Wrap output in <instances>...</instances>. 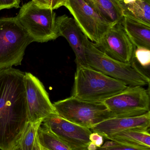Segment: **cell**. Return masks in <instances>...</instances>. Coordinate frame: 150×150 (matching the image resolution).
I'll return each mask as SVG.
<instances>
[{"instance_id":"cell-16","label":"cell","mask_w":150,"mask_h":150,"mask_svg":"<svg viewBox=\"0 0 150 150\" xmlns=\"http://www.w3.org/2000/svg\"><path fill=\"white\" fill-rule=\"evenodd\" d=\"M122 7L123 17L150 26V0H136Z\"/></svg>"},{"instance_id":"cell-10","label":"cell","mask_w":150,"mask_h":150,"mask_svg":"<svg viewBox=\"0 0 150 150\" xmlns=\"http://www.w3.org/2000/svg\"><path fill=\"white\" fill-rule=\"evenodd\" d=\"M43 126L65 142L72 150H86L90 142V129L70 122L57 115L43 120Z\"/></svg>"},{"instance_id":"cell-2","label":"cell","mask_w":150,"mask_h":150,"mask_svg":"<svg viewBox=\"0 0 150 150\" xmlns=\"http://www.w3.org/2000/svg\"><path fill=\"white\" fill-rule=\"evenodd\" d=\"M128 86L89 66H80L77 67L71 96L88 102H103Z\"/></svg>"},{"instance_id":"cell-14","label":"cell","mask_w":150,"mask_h":150,"mask_svg":"<svg viewBox=\"0 0 150 150\" xmlns=\"http://www.w3.org/2000/svg\"><path fill=\"white\" fill-rule=\"evenodd\" d=\"M104 138L130 146L150 149V129H127Z\"/></svg>"},{"instance_id":"cell-29","label":"cell","mask_w":150,"mask_h":150,"mask_svg":"<svg viewBox=\"0 0 150 150\" xmlns=\"http://www.w3.org/2000/svg\"><path fill=\"white\" fill-rule=\"evenodd\" d=\"M117 1H118V2L121 5V3H122V0H116Z\"/></svg>"},{"instance_id":"cell-12","label":"cell","mask_w":150,"mask_h":150,"mask_svg":"<svg viewBox=\"0 0 150 150\" xmlns=\"http://www.w3.org/2000/svg\"><path fill=\"white\" fill-rule=\"evenodd\" d=\"M56 24L58 36L65 38L74 51L77 67L87 66L85 47L89 39L75 20L63 15L56 17Z\"/></svg>"},{"instance_id":"cell-7","label":"cell","mask_w":150,"mask_h":150,"mask_svg":"<svg viewBox=\"0 0 150 150\" xmlns=\"http://www.w3.org/2000/svg\"><path fill=\"white\" fill-rule=\"evenodd\" d=\"M88 39L99 43L107 32L114 25L107 20L88 0H68L64 5Z\"/></svg>"},{"instance_id":"cell-5","label":"cell","mask_w":150,"mask_h":150,"mask_svg":"<svg viewBox=\"0 0 150 150\" xmlns=\"http://www.w3.org/2000/svg\"><path fill=\"white\" fill-rule=\"evenodd\" d=\"M16 17L34 42L44 43L59 37L56 14L52 9L41 8L31 1L21 7Z\"/></svg>"},{"instance_id":"cell-26","label":"cell","mask_w":150,"mask_h":150,"mask_svg":"<svg viewBox=\"0 0 150 150\" xmlns=\"http://www.w3.org/2000/svg\"><path fill=\"white\" fill-rule=\"evenodd\" d=\"M32 150H43L42 147L41 146L39 142L37 134L35 141H34V144H33V147Z\"/></svg>"},{"instance_id":"cell-6","label":"cell","mask_w":150,"mask_h":150,"mask_svg":"<svg viewBox=\"0 0 150 150\" xmlns=\"http://www.w3.org/2000/svg\"><path fill=\"white\" fill-rule=\"evenodd\" d=\"M57 115L91 129L96 124L114 118L103 102H90L71 97L53 104Z\"/></svg>"},{"instance_id":"cell-24","label":"cell","mask_w":150,"mask_h":150,"mask_svg":"<svg viewBox=\"0 0 150 150\" xmlns=\"http://www.w3.org/2000/svg\"><path fill=\"white\" fill-rule=\"evenodd\" d=\"M68 0H49L50 8L54 10L64 6Z\"/></svg>"},{"instance_id":"cell-3","label":"cell","mask_w":150,"mask_h":150,"mask_svg":"<svg viewBox=\"0 0 150 150\" xmlns=\"http://www.w3.org/2000/svg\"><path fill=\"white\" fill-rule=\"evenodd\" d=\"M86 64L90 67L128 86L149 85V76L145 74L132 60L125 63L109 57L98 49L94 43L88 40L85 47Z\"/></svg>"},{"instance_id":"cell-4","label":"cell","mask_w":150,"mask_h":150,"mask_svg":"<svg viewBox=\"0 0 150 150\" xmlns=\"http://www.w3.org/2000/svg\"><path fill=\"white\" fill-rule=\"evenodd\" d=\"M34 40L16 17L0 18V70L20 66Z\"/></svg>"},{"instance_id":"cell-13","label":"cell","mask_w":150,"mask_h":150,"mask_svg":"<svg viewBox=\"0 0 150 150\" xmlns=\"http://www.w3.org/2000/svg\"><path fill=\"white\" fill-rule=\"evenodd\" d=\"M150 112L140 116L114 117L103 121L93 126L91 129L104 137L127 129H150Z\"/></svg>"},{"instance_id":"cell-30","label":"cell","mask_w":150,"mask_h":150,"mask_svg":"<svg viewBox=\"0 0 150 150\" xmlns=\"http://www.w3.org/2000/svg\"><path fill=\"white\" fill-rule=\"evenodd\" d=\"M42 149H43V150H48L46 149H44V148H42Z\"/></svg>"},{"instance_id":"cell-23","label":"cell","mask_w":150,"mask_h":150,"mask_svg":"<svg viewBox=\"0 0 150 150\" xmlns=\"http://www.w3.org/2000/svg\"><path fill=\"white\" fill-rule=\"evenodd\" d=\"M90 142L96 145L97 148H100L104 144V137L98 133L93 132L90 135Z\"/></svg>"},{"instance_id":"cell-18","label":"cell","mask_w":150,"mask_h":150,"mask_svg":"<svg viewBox=\"0 0 150 150\" xmlns=\"http://www.w3.org/2000/svg\"><path fill=\"white\" fill-rule=\"evenodd\" d=\"M39 142L42 148L48 150H72L60 139L47 129L40 126L37 132Z\"/></svg>"},{"instance_id":"cell-8","label":"cell","mask_w":150,"mask_h":150,"mask_svg":"<svg viewBox=\"0 0 150 150\" xmlns=\"http://www.w3.org/2000/svg\"><path fill=\"white\" fill-rule=\"evenodd\" d=\"M103 103L114 118L140 116L150 112L149 90L141 86H129Z\"/></svg>"},{"instance_id":"cell-27","label":"cell","mask_w":150,"mask_h":150,"mask_svg":"<svg viewBox=\"0 0 150 150\" xmlns=\"http://www.w3.org/2000/svg\"><path fill=\"white\" fill-rule=\"evenodd\" d=\"M136 1V0H122V3H121V6H122V5H125V4L131 3Z\"/></svg>"},{"instance_id":"cell-11","label":"cell","mask_w":150,"mask_h":150,"mask_svg":"<svg viewBox=\"0 0 150 150\" xmlns=\"http://www.w3.org/2000/svg\"><path fill=\"white\" fill-rule=\"evenodd\" d=\"M122 21L113 25L99 43L94 44L98 49L112 59L129 63L133 60L136 47L126 34Z\"/></svg>"},{"instance_id":"cell-15","label":"cell","mask_w":150,"mask_h":150,"mask_svg":"<svg viewBox=\"0 0 150 150\" xmlns=\"http://www.w3.org/2000/svg\"><path fill=\"white\" fill-rule=\"evenodd\" d=\"M122 24L126 34L136 47L150 50V26L126 17H123Z\"/></svg>"},{"instance_id":"cell-19","label":"cell","mask_w":150,"mask_h":150,"mask_svg":"<svg viewBox=\"0 0 150 150\" xmlns=\"http://www.w3.org/2000/svg\"><path fill=\"white\" fill-rule=\"evenodd\" d=\"M42 122V121L35 122H28L22 133L18 143L22 150H32L38 129Z\"/></svg>"},{"instance_id":"cell-1","label":"cell","mask_w":150,"mask_h":150,"mask_svg":"<svg viewBox=\"0 0 150 150\" xmlns=\"http://www.w3.org/2000/svg\"><path fill=\"white\" fill-rule=\"evenodd\" d=\"M25 73L0 70V149L12 150L28 123Z\"/></svg>"},{"instance_id":"cell-20","label":"cell","mask_w":150,"mask_h":150,"mask_svg":"<svg viewBox=\"0 0 150 150\" xmlns=\"http://www.w3.org/2000/svg\"><path fill=\"white\" fill-rule=\"evenodd\" d=\"M133 60L137 66L144 72L147 74V70H149L150 65V50L142 47L135 48L134 52Z\"/></svg>"},{"instance_id":"cell-28","label":"cell","mask_w":150,"mask_h":150,"mask_svg":"<svg viewBox=\"0 0 150 150\" xmlns=\"http://www.w3.org/2000/svg\"><path fill=\"white\" fill-rule=\"evenodd\" d=\"M12 150H22V149H21V148H20L19 144H17L16 146L14 147V148L12 149Z\"/></svg>"},{"instance_id":"cell-17","label":"cell","mask_w":150,"mask_h":150,"mask_svg":"<svg viewBox=\"0 0 150 150\" xmlns=\"http://www.w3.org/2000/svg\"><path fill=\"white\" fill-rule=\"evenodd\" d=\"M107 20L114 25L123 19L121 5L116 0H88Z\"/></svg>"},{"instance_id":"cell-21","label":"cell","mask_w":150,"mask_h":150,"mask_svg":"<svg viewBox=\"0 0 150 150\" xmlns=\"http://www.w3.org/2000/svg\"><path fill=\"white\" fill-rule=\"evenodd\" d=\"M96 150H150V149L139 148L127 145L114 141H108Z\"/></svg>"},{"instance_id":"cell-22","label":"cell","mask_w":150,"mask_h":150,"mask_svg":"<svg viewBox=\"0 0 150 150\" xmlns=\"http://www.w3.org/2000/svg\"><path fill=\"white\" fill-rule=\"evenodd\" d=\"M20 3V0H0V11L4 9L17 8Z\"/></svg>"},{"instance_id":"cell-25","label":"cell","mask_w":150,"mask_h":150,"mask_svg":"<svg viewBox=\"0 0 150 150\" xmlns=\"http://www.w3.org/2000/svg\"><path fill=\"white\" fill-rule=\"evenodd\" d=\"M32 1L41 8H50L49 0H32Z\"/></svg>"},{"instance_id":"cell-9","label":"cell","mask_w":150,"mask_h":150,"mask_svg":"<svg viewBox=\"0 0 150 150\" xmlns=\"http://www.w3.org/2000/svg\"><path fill=\"white\" fill-rule=\"evenodd\" d=\"M24 81L28 122L43 121L46 117L57 115L48 93L40 80L31 73H25Z\"/></svg>"}]
</instances>
